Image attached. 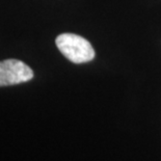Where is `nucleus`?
<instances>
[{"instance_id": "f257e3e1", "label": "nucleus", "mask_w": 161, "mask_h": 161, "mask_svg": "<svg viewBox=\"0 0 161 161\" xmlns=\"http://www.w3.org/2000/svg\"><path fill=\"white\" fill-rule=\"evenodd\" d=\"M55 44L64 56L74 64L87 63L95 58V50L92 44L78 35H59L56 37Z\"/></svg>"}, {"instance_id": "f03ea898", "label": "nucleus", "mask_w": 161, "mask_h": 161, "mask_svg": "<svg viewBox=\"0 0 161 161\" xmlns=\"http://www.w3.org/2000/svg\"><path fill=\"white\" fill-rule=\"evenodd\" d=\"M32 78V70L23 61L18 59L0 61V86L23 83Z\"/></svg>"}]
</instances>
